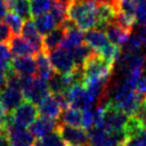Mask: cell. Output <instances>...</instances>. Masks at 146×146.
I'll use <instances>...</instances> for the list:
<instances>
[{
  "label": "cell",
  "instance_id": "obj_1",
  "mask_svg": "<svg viewBox=\"0 0 146 146\" xmlns=\"http://www.w3.org/2000/svg\"><path fill=\"white\" fill-rule=\"evenodd\" d=\"M97 5L95 0H73L66 9L67 18L73 21L75 25L88 31L97 25Z\"/></svg>",
  "mask_w": 146,
  "mask_h": 146
},
{
  "label": "cell",
  "instance_id": "obj_26",
  "mask_svg": "<svg viewBox=\"0 0 146 146\" xmlns=\"http://www.w3.org/2000/svg\"><path fill=\"white\" fill-rule=\"evenodd\" d=\"M5 23L9 26V29L11 30L13 34H21L22 31V26H23V18H21L17 14H15L14 11H8L5 16Z\"/></svg>",
  "mask_w": 146,
  "mask_h": 146
},
{
  "label": "cell",
  "instance_id": "obj_42",
  "mask_svg": "<svg viewBox=\"0 0 146 146\" xmlns=\"http://www.w3.org/2000/svg\"><path fill=\"white\" fill-rule=\"evenodd\" d=\"M68 146H81V145H68ZM86 146H88V145H86Z\"/></svg>",
  "mask_w": 146,
  "mask_h": 146
},
{
  "label": "cell",
  "instance_id": "obj_35",
  "mask_svg": "<svg viewBox=\"0 0 146 146\" xmlns=\"http://www.w3.org/2000/svg\"><path fill=\"white\" fill-rule=\"evenodd\" d=\"M136 116L139 119V121L141 122V124L146 128V97L143 100V103L140 105V108H139L138 113L136 114Z\"/></svg>",
  "mask_w": 146,
  "mask_h": 146
},
{
  "label": "cell",
  "instance_id": "obj_27",
  "mask_svg": "<svg viewBox=\"0 0 146 146\" xmlns=\"http://www.w3.org/2000/svg\"><path fill=\"white\" fill-rule=\"evenodd\" d=\"M39 141H40L41 146H68L64 141V139L60 137L57 129L51 131L50 133L46 135L44 137H42Z\"/></svg>",
  "mask_w": 146,
  "mask_h": 146
},
{
  "label": "cell",
  "instance_id": "obj_13",
  "mask_svg": "<svg viewBox=\"0 0 146 146\" xmlns=\"http://www.w3.org/2000/svg\"><path fill=\"white\" fill-rule=\"evenodd\" d=\"M62 106L55 95H48L41 103L38 104V112L42 116H47L54 120L59 119L62 113Z\"/></svg>",
  "mask_w": 146,
  "mask_h": 146
},
{
  "label": "cell",
  "instance_id": "obj_6",
  "mask_svg": "<svg viewBox=\"0 0 146 146\" xmlns=\"http://www.w3.org/2000/svg\"><path fill=\"white\" fill-rule=\"evenodd\" d=\"M64 94H65L67 104L71 107L83 111V110L95 106L92 99L90 98V96L82 82H76V83L72 84Z\"/></svg>",
  "mask_w": 146,
  "mask_h": 146
},
{
  "label": "cell",
  "instance_id": "obj_7",
  "mask_svg": "<svg viewBox=\"0 0 146 146\" xmlns=\"http://www.w3.org/2000/svg\"><path fill=\"white\" fill-rule=\"evenodd\" d=\"M47 54L55 72L60 74H71L76 68L70 50L63 47H58Z\"/></svg>",
  "mask_w": 146,
  "mask_h": 146
},
{
  "label": "cell",
  "instance_id": "obj_39",
  "mask_svg": "<svg viewBox=\"0 0 146 146\" xmlns=\"http://www.w3.org/2000/svg\"><path fill=\"white\" fill-rule=\"evenodd\" d=\"M56 2H58V3H60V5H63V6H65L66 8L70 6V3L73 1V0H55Z\"/></svg>",
  "mask_w": 146,
  "mask_h": 146
},
{
  "label": "cell",
  "instance_id": "obj_31",
  "mask_svg": "<svg viewBox=\"0 0 146 146\" xmlns=\"http://www.w3.org/2000/svg\"><path fill=\"white\" fill-rule=\"evenodd\" d=\"M94 125V107L82 111V128L87 131Z\"/></svg>",
  "mask_w": 146,
  "mask_h": 146
},
{
  "label": "cell",
  "instance_id": "obj_22",
  "mask_svg": "<svg viewBox=\"0 0 146 146\" xmlns=\"http://www.w3.org/2000/svg\"><path fill=\"white\" fill-rule=\"evenodd\" d=\"M33 22H34V25H35L38 32L41 35H44V34L49 33L50 31H52L57 26V23H56L55 18L52 17V15L49 11L34 17Z\"/></svg>",
  "mask_w": 146,
  "mask_h": 146
},
{
  "label": "cell",
  "instance_id": "obj_9",
  "mask_svg": "<svg viewBox=\"0 0 146 146\" xmlns=\"http://www.w3.org/2000/svg\"><path fill=\"white\" fill-rule=\"evenodd\" d=\"M57 131L67 145H88V131L82 127H74L58 122Z\"/></svg>",
  "mask_w": 146,
  "mask_h": 146
},
{
  "label": "cell",
  "instance_id": "obj_20",
  "mask_svg": "<svg viewBox=\"0 0 146 146\" xmlns=\"http://www.w3.org/2000/svg\"><path fill=\"white\" fill-rule=\"evenodd\" d=\"M35 64H36V76L48 80L50 75L55 72L49 60L48 54L44 50L38 51L35 54Z\"/></svg>",
  "mask_w": 146,
  "mask_h": 146
},
{
  "label": "cell",
  "instance_id": "obj_43",
  "mask_svg": "<svg viewBox=\"0 0 146 146\" xmlns=\"http://www.w3.org/2000/svg\"><path fill=\"white\" fill-rule=\"evenodd\" d=\"M120 146H123V145H122V144H121V145H120Z\"/></svg>",
  "mask_w": 146,
  "mask_h": 146
},
{
  "label": "cell",
  "instance_id": "obj_41",
  "mask_svg": "<svg viewBox=\"0 0 146 146\" xmlns=\"http://www.w3.org/2000/svg\"><path fill=\"white\" fill-rule=\"evenodd\" d=\"M34 146H41L40 141H39V140H36V141H35V144H34Z\"/></svg>",
  "mask_w": 146,
  "mask_h": 146
},
{
  "label": "cell",
  "instance_id": "obj_32",
  "mask_svg": "<svg viewBox=\"0 0 146 146\" xmlns=\"http://www.w3.org/2000/svg\"><path fill=\"white\" fill-rule=\"evenodd\" d=\"M11 36H13V32L9 29V26L5 22H0V42L8 43Z\"/></svg>",
  "mask_w": 146,
  "mask_h": 146
},
{
  "label": "cell",
  "instance_id": "obj_28",
  "mask_svg": "<svg viewBox=\"0 0 146 146\" xmlns=\"http://www.w3.org/2000/svg\"><path fill=\"white\" fill-rule=\"evenodd\" d=\"M66 7L56 2L55 0H52V3H51V7H50V10L49 13L52 15V17L55 18L57 25H60L66 18H67V14H66Z\"/></svg>",
  "mask_w": 146,
  "mask_h": 146
},
{
  "label": "cell",
  "instance_id": "obj_4",
  "mask_svg": "<svg viewBox=\"0 0 146 146\" xmlns=\"http://www.w3.org/2000/svg\"><path fill=\"white\" fill-rule=\"evenodd\" d=\"M6 129H7L9 146H34L36 141L35 137L27 128L15 123L11 119L10 113H8Z\"/></svg>",
  "mask_w": 146,
  "mask_h": 146
},
{
  "label": "cell",
  "instance_id": "obj_40",
  "mask_svg": "<svg viewBox=\"0 0 146 146\" xmlns=\"http://www.w3.org/2000/svg\"><path fill=\"white\" fill-rule=\"evenodd\" d=\"M95 1H96V2H98V3H99V2H105V1H110V2H111V1H112V0H95Z\"/></svg>",
  "mask_w": 146,
  "mask_h": 146
},
{
  "label": "cell",
  "instance_id": "obj_25",
  "mask_svg": "<svg viewBox=\"0 0 146 146\" xmlns=\"http://www.w3.org/2000/svg\"><path fill=\"white\" fill-rule=\"evenodd\" d=\"M29 1H30V9L32 17H36L39 15L48 13L52 3V0H29Z\"/></svg>",
  "mask_w": 146,
  "mask_h": 146
},
{
  "label": "cell",
  "instance_id": "obj_14",
  "mask_svg": "<svg viewBox=\"0 0 146 146\" xmlns=\"http://www.w3.org/2000/svg\"><path fill=\"white\" fill-rule=\"evenodd\" d=\"M116 16V9L114 7V5L110 1H105V2H99L97 5V29L100 30H105V27L114 22Z\"/></svg>",
  "mask_w": 146,
  "mask_h": 146
},
{
  "label": "cell",
  "instance_id": "obj_15",
  "mask_svg": "<svg viewBox=\"0 0 146 146\" xmlns=\"http://www.w3.org/2000/svg\"><path fill=\"white\" fill-rule=\"evenodd\" d=\"M8 46L13 56H33L36 54L31 43L19 34H13L8 41Z\"/></svg>",
  "mask_w": 146,
  "mask_h": 146
},
{
  "label": "cell",
  "instance_id": "obj_30",
  "mask_svg": "<svg viewBox=\"0 0 146 146\" xmlns=\"http://www.w3.org/2000/svg\"><path fill=\"white\" fill-rule=\"evenodd\" d=\"M13 58V54L10 51V48L8 43L0 42V64L9 66Z\"/></svg>",
  "mask_w": 146,
  "mask_h": 146
},
{
  "label": "cell",
  "instance_id": "obj_8",
  "mask_svg": "<svg viewBox=\"0 0 146 146\" xmlns=\"http://www.w3.org/2000/svg\"><path fill=\"white\" fill-rule=\"evenodd\" d=\"M145 63H146V58L144 55L139 54V51L136 52L123 51L122 54L120 52V56L115 62L119 71L123 75L135 71H143Z\"/></svg>",
  "mask_w": 146,
  "mask_h": 146
},
{
  "label": "cell",
  "instance_id": "obj_38",
  "mask_svg": "<svg viewBox=\"0 0 146 146\" xmlns=\"http://www.w3.org/2000/svg\"><path fill=\"white\" fill-rule=\"evenodd\" d=\"M0 146H9V140H8L7 131L0 132Z\"/></svg>",
  "mask_w": 146,
  "mask_h": 146
},
{
  "label": "cell",
  "instance_id": "obj_3",
  "mask_svg": "<svg viewBox=\"0 0 146 146\" xmlns=\"http://www.w3.org/2000/svg\"><path fill=\"white\" fill-rule=\"evenodd\" d=\"M113 68H114V64L105 60L103 57H100L98 54L94 51L82 65L83 82L90 79L111 76Z\"/></svg>",
  "mask_w": 146,
  "mask_h": 146
},
{
  "label": "cell",
  "instance_id": "obj_23",
  "mask_svg": "<svg viewBox=\"0 0 146 146\" xmlns=\"http://www.w3.org/2000/svg\"><path fill=\"white\" fill-rule=\"evenodd\" d=\"M7 5L8 9L17 14L21 18H23V21L30 19L32 17L29 0H7Z\"/></svg>",
  "mask_w": 146,
  "mask_h": 146
},
{
  "label": "cell",
  "instance_id": "obj_17",
  "mask_svg": "<svg viewBox=\"0 0 146 146\" xmlns=\"http://www.w3.org/2000/svg\"><path fill=\"white\" fill-rule=\"evenodd\" d=\"M21 34L31 43V46L34 48L35 52L43 50V48H42V35L38 32L36 27L34 25V22L31 18L26 19L23 23Z\"/></svg>",
  "mask_w": 146,
  "mask_h": 146
},
{
  "label": "cell",
  "instance_id": "obj_10",
  "mask_svg": "<svg viewBox=\"0 0 146 146\" xmlns=\"http://www.w3.org/2000/svg\"><path fill=\"white\" fill-rule=\"evenodd\" d=\"M11 119L15 123L29 128V125L38 117V107L35 104L29 100H23L11 113Z\"/></svg>",
  "mask_w": 146,
  "mask_h": 146
},
{
  "label": "cell",
  "instance_id": "obj_24",
  "mask_svg": "<svg viewBox=\"0 0 146 146\" xmlns=\"http://www.w3.org/2000/svg\"><path fill=\"white\" fill-rule=\"evenodd\" d=\"M73 57V60L75 63L76 68H82V65L84 64V62L88 59V57L94 52V50L86 43H81L78 47L73 48L72 50H70Z\"/></svg>",
  "mask_w": 146,
  "mask_h": 146
},
{
  "label": "cell",
  "instance_id": "obj_29",
  "mask_svg": "<svg viewBox=\"0 0 146 146\" xmlns=\"http://www.w3.org/2000/svg\"><path fill=\"white\" fill-rule=\"evenodd\" d=\"M135 17H136V23H138L139 25L146 24V0L137 1Z\"/></svg>",
  "mask_w": 146,
  "mask_h": 146
},
{
  "label": "cell",
  "instance_id": "obj_44",
  "mask_svg": "<svg viewBox=\"0 0 146 146\" xmlns=\"http://www.w3.org/2000/svg\"><path fill=\"white\" fill-rule=\"evenodd\" d=\"M137 1H139V0H137Z\"/></svg>",
  "mask_w": 146,
  "mask_h": 146
},
{
  "label": "cell",
  "instance_id": "obj_2",
  "mask_svg": "<svg viewBox=\"0 0 146 146\" xmlns=\"http://www.w3.org/2000/svg\"><path fill=\"white\" fill-rule=\"evenodd\" d=\"M99 105L103 106L104 129L113 133H124V128L129 116L110 100Z\"/></svg>",
  "mask_w": 146,
  "mask_h": 146
},
{
  "label": "cell",
  "instance_id": "obj_11",
  "mask_svg": "<svg viewBox=\"0 0 146 146\" xmlns=\"http://www.w3.org/2000/svg\"><path fill=\"white\" fill-rule=\"evenodd\" d=\"M10 68L18 75H36L35 58L32 56H14L10 62Z\"/></svg>",
  "mask_w": 146,
  "mask_h": 146
},
{
  "label": "cell",
  "instance_id": "obj_33",
  "mask_svg": "<svg viewBox=\"0 0 146 146\" xmlns=\"http://www.w3.org/2000/svg\"><path fill=\"white\" fill-rule=\"evenodd\" d=\"M133 35L136 36V39L138 40L139 44L143 47H146V24H141L139 25V27L137 29V31L133 33Z\"/></svg>",
  "mask_w": 146,
  "mask_h": 146
},
{
  "label": "cell",
  "instance_id": "obj_16",
  "mask_svg": "<svg viewBox=\"0 0 146 146\" xmlns=\"http://www.w3.org/2000/svg\"><path fill=\"white\" fill-rule=\"evenodd\" d=\"M84 42L95 52L100 51L105 46H107L110 43L105 31L100 30V29H97V27L86 31V33H84Z\"/></svg>",
  "mask_w": 146,
  "mask_h": 146
},
{
  "label": "cell",
  "instance_id": "obj_34",
  "mask_svg": "<svg viewBox=\"0 0 146 146\" xmlns=\"http://www.w3.org/2000/svg\"><path fill=\"white\" fill-rule=\"evenodd\" d=\"M123 146H146V144H144L139 138H137L136 136H130V137H125L123 143Z\"/></svg>",
  "mask_w": 146,
  "mask_h": 146
},
{
  "label": "cell",
  "instance_id": "obj_18",
  "mask_svg": "<svg viewBox=\"0 0 146 146\" xmlns=\"http://www.w3.org/2000/svg\"><path fill=\"white\" fill-rule=\"evenodd\" d=\"M105 33L107 35V39L111 43L117 46V47H122L123 43L127 41V39L129 38V35L131 34L130 31L125 30L124 27H122L121 25H119L115 22L110 23L106 27H105Z\"/></svg>",
  "mask_w": 146,
  "mask_h": 146
},
{
  "label": "cell",
  "instance_id": "obj_19",
  "mask_svg": "<svg viewBox=\"0 0 146 146\" xmlns=\"http://www.w3.org/2000/svg\"><path fill=\"white\" fill-rule=\"evenodd\" d=\"M65 35V29L63 25L56 26L52 31L44 34L42 38V48L46 52H49L58 47H60Z\"/></svg>",
  "mask_w": 146,
  "mask_h": 146
},
{
  "label": "cell",
  "instance_id": "obj_12",
  "mask_svg": "<svg viewBox=\"0 0 146 146\" xmlns=\"http://www.w3.org/2000/svg\"><path fill=\"white\" fill-rule=\"evenodd\" d=\"M57 124H58L57 120H54V119H50V117L40 115L39 117H36L29 125V130L32 132V135L35 138L41 139L46 135H48L51 131L56 130L57 129Z\"/></svg>",
  "mask_w": 146,
  "mask_h": 146
},
{
  "label": "cell",
  "instance_id": "obj_37",
  "mask_svg": "<svg viewBox=\"0 0 146 146\" xmlns=\"http://www.w3.org/2000/svg\"><path fill=\"white\" fill-rule=\"evenodd\" d=\"M8 11H9V9H8V5H7L6 0H0V19L5 18V16Z\"/></svg>",
  "mask_w": 146,
  "mask_h": 146
},
{
  "label": "cell",
  "instance_id": "obj_21",
  "mask_svg": "<svg viewBox=\"0 0 146 146\" xmlns=\"http://www.w3.org/2000/svg\"><path fill=\"white\" fill-rule=\"evenodd\" d=\"M59 119H60V123H65L74 127H82V111L78 108L71 106L63 108Z\"/></svg>",
  "mask_w": 146,
  "mask_h": 146
},
{
  "label": "cell",
  "instance_id": "obj_5",
  "mask_svg": "<svg viewBox=\"0 0 146 146\" xmlns=\"http://www.w3.org/2000/svg\"><path fill=\"white\" fill-rule=\"evenodd\" d=\"M124 133H113L104 128L92 127L88 130V146H120Z\"/></svg>",
  "mask_w": 146,
  "mask_h": 146
},
{
  "label": "cell",
  "instance_id": "obj_36",
  "mask_svg": "<svg viewBox=\"0 0 146 146\" xmlns=\"http://www.w3.org/2000/svg\"><path fill=\"white\" fill-rule=\"evenodd\" d=\"M9 67H10V65L9 66H6V65L0 64V90L7 83V72H8Z\"/></svg>",
  "mask_w": 146,
  "mask_h": 146
}]
</instances>
